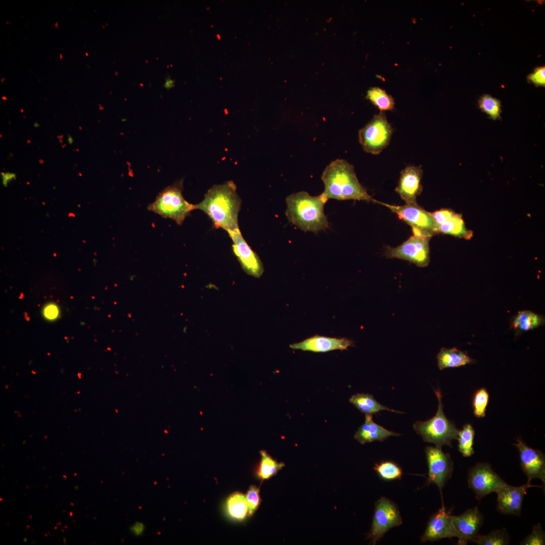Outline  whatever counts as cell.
<instances>
[{"instance_id":"obj_1","label":"cell","mask_w":545,"mask_h":545,"mask_svg":"<svg viewBox=\"0 0 545 545\" xmlns=\"http://www.w3.org/2000/svg\"><path fill=\"white\" fill-rule=\"evenodd\" d=\"M241 205L236 185L228 181L211 187L203 200L196 204V208L204 212L216 228L228 231L239 228L238 216Z\"/></svg>"},{"instance_id":"obj_2","label":"cell","mask_w":545,"mask_h":545,"mask_svg":"<svg viewBox=\"0 0 545 545\" xmlns=\"http://www.w3.org/2000/svg\"><path fill=\"white\" fill-rule=\"evenodd\" d=\"M321 178L324 185L322 194L328 200L378 202L359 183L353 166L345 159L332 161L323 171Z\"/></svg>"},{"instance_id":"obj_3","label":"cell","mask_w":545,"mask_h":545,"mask_svg":"<svg viewBox=\"0 0 545 545\" xmlns=\"http://www.w3.org/2000/svg\"><path fill=\"white\" fill-rule=\"evenodd\" d=\"M328 200L322 193L317 196H312L305 191L293 193L286 198L287 219L303 231L317 234L329 227L324 212Z\"/></svg>"},{"instance_id":"obj_4","label":"cell","mask_w":545,"mask_h":545,"mask_svg":"<svg viewBox=\"0 0 545 545\" xmlns=\"http://www.w3.org/2000/svg\"><path fill=\"white\" fill-rule=\"evenodd\" d=\"M182 191V181L168 186L158 194L153 202L149 204L148 209L181 225L190 212L196 209V205L185 199Z\"/></svg>"},{"instance_id":"obj_5","label":"cell","mask_w":545,"mask_h":545,"mask_svg":"<svg viewBox=\"0 0 545 545\" xmlns=\"http://www.w3.org/2000/svg\"><path fill=\"white\" fill-rule=\"evenodd\" d=\"M434 392L439 401L435 415L427 421H416L413 427L425 442L433 443L436 447L441 448L445 445L451 446L452 440L457 439L459 430L444 413L440 390Z\"/></svg>"},{"instance_id":"obj_6","label":"cell","mask_w":545,"mask_h":545,"mask_svg":"<svg viewBox=\"0 0 545 545\" xmlns=\"http://www.w3.org/2000/svg\"><path fill=\"white\" fill-rule=\"evenodd\" d=\"M393 133L386 114L380 112L359 131V141L365 152L377 155L389 145Z\"/></svg>"},{"instance_id":"obj_7","label":"cell","mask_w":545,"mask_h":545,"mask_svg":"<svg viewBox=\"0 0 545 545\" xmlns=\"http://www.w3.org/2000/svg\"><path fill=\"white\" fill-rule=\"evenodd\" d=\"M412 230L411 237L400 245L390 248L386 255L389 258L406 260L419 267H425L430 260L429 241L431 237L417 230Z\"/></svg>"},{"instance_id":"obj_8","label":"cell","mask_w":545,"mask_h":545,"mask_svg":"<svg viewBox=\"0 0 545 545\" xmlns=\"http://www.w3.org/2000/svg\"><path fill=\"white\" fill-rule=\"evenodd\" d=\"M402 523L396 505L385 497L380 498L375 503L371 528L368 535L370 542L375 544L389 529Z\"/></svg>"},{"instance_id":"obj_9","label":"cell","mask_w":545,"mask_h":545,"mask_svg":"<svg viewBox=\"0 0 545 545\" xmlns=\"http://www.w3.org/2000/svg\"><path fill=\"white\" fill-rule=\"evenodd\" d=\"M378 203L389 208L398 217L423 234L431 237L437 234L436 226L431 212L420 206L417 203L403 205H391L379 202Z\"/></svg>"},{"instance_id":"obj_10","label":"cell","mask_w":545,"mask_h":545,"mask_svg":"<svg viewBox=\"0 0 545 545\" xmlns=\"http://www.w3.org/2000/svg\"><path fill=\"white\" fill-rule=\"evenodd\" d=\"M468 483L478 500L491 493H496L506 483L487 463H478L469 470Z\"/></svg>"},{"instance_id":"obj_11","label":"cell","mask_w":545,"mask_h":545,"mask_svg":"<svg viewBox=\"0 0 545 545\" xmlns=\"http://www.w3.org/2000/svg\"><path fill=\"white\" fill-rule=\"evenodd\" d=\"M425 452L428 467V482L436 484L442 494L446 482L451 477L453 462L450 455L444 453L441 448L427 447Z\"/></svg>"},{"instance_id":"obj_12","label":"cell","mask_w":545,"mask_h":545,"mask_svg":"<svg viewBox=\"0 0 545 545\" xmlns=\"http://www.w3.org/2000/svg\"><path fill=\"white\" fill-rule=\"evenodd\" d=\"M233 241V250L243 270L248 275L259 278L263 266L256 253L243 237L239 228L227 231Z\"/></svg>"},{"instance_id":"obj_13","label":"cell","mask_w":545,"mask_h":545,"mask_svg":"<svg viewBox=\"0 0 545 545\" xmlns=\"http://www.w3.org/2000/svg\"><path fill=\"white\" fill-rule=\"evenodd\" d=\"M519 452L520 466L527 477L528 483L532 479L538 478L545 483V456L540 451L532 449L518 439L514 444Z\"/></svg>"},{"instance_id":"obj_14","label":"cell","mask_w":545,"mask_h":545,"mask_svg":"<svg viewBox=\"0 0 545 545\" xmlns=\"http://www.w3.org/2000/svg\"><path fill=\"white\" fill-rule=\"evenodd\" d=\"M455 530V537L458 544H466L474 542L483 522V516L477 507L469 509L463 514L452 516Z\"/></svg>"},{"instance_id":"obj_15","label":"cell","mask_w":545,"mask_h":545,"mask_svg":"<svg viewBox=\"0 0 545 545\" xmlns=\"http://www.w3.org/2000/svg\"><path fill=\"white\" fill-rule=\"evenodd\" d=\"M423 171L421 166H409L400 173L396 192L406 204L416 203V198L421 193Z\"/></svg>"},{"instance_id":"obj_16","label":"cell","mask_w":545,"mask_h":545,"mask_svg":"<svg viewBox=\"0 0 545 545\" xmlns=\"http://www.w3.org/2000/svg\"><path fill=\"white\" fill-rule=\"evenodd\" d=\"M534 486L540 487L528 483L520 486H512L507 483L501 486L496 492L498 511L506 514L520 515L524 496L527 489Z\"/></svg>"},{"instance_id":"obj_17","label":"cell","mask_w":545,"mask_h":545,"mask_svg":"<svg viewBox=\"0 0 545 545\" xmlns=\"http://www.w3.org/2000/svg\"><path fill=\"white\" fill-rule=\"evenodd\" d=\"M452 537H455L452 516L443 504L442 507L430 517L421 540L433 541Z\"/></svg>"},{"instance_id":"obj_18","label":"cell","mask_w":545,"mask_h":545,"mask_svg":"<svg viewBox=\"0 0 545 545\" xmlns=\"http://www.w3.org/2000/svg\"><path fill=\"white\" fill-rule=\"evenodd\" d=\"M353 342L346 338H337L314 335L304 341L290 345L292 349L313 352H326L335 350H346L352 346Z\"/></svg>"},{"instance_id":"obj_19","label":"cell","mask_w":545,"mask_h":545,"mask_svg":"<svg viewBox=\"0 0 545 545\" xmlns=\"http://www.w3.org/2000/svg\"><path fill=\"white\" fill-rule=\"evenodd\" d=\"M400 435L375 423L372 415L366 414L364 423L358 428L354 437L360 443L364 444L376 441L382 442L389 437Z\"/></svg>"},{"instance_id":"obj_20","label":"cell","mask_w":545,"mask_h":545,"mask_svg":"<svg viewBox=\"0 0 545 545\" xmlns=\"http://www.w3.org/2000/svg\"><path fill=\"white\" fill-rule=\"evenodd\" d=\"M438 365L440 370L447 368L456 367L475 362L466 352L456 348H443L437 355Z\"/></svg>"},{"instance_id":"obj_21","label":"cell","mask_w":545,"mask_h":545,"mask_svg":"<svg viewBox=\"0 0 545 545\" xmlns=\"http://www.w3.org/2000/svg\"><path fill=\"white\" fill-rule=\"evenodd\" d=\"M544 323V318L540 314L530 310L519 312L513 318L511 327L518 332H527Z\"/></svg>"},{"instance_id":"obj_22","label":"cell","mask_w":545,"mask_h":545,"mask_svg":"<svg viewBox=\"0 0 545 545\" xmlns=\"http://www.w3.org/2000/svg\"><path fill=\"white\" fill-rule=\"evenodd\" d=\"M436 230L437 233L449 234L466 239H470L473 236V232L465 227L461 214L457 213L438 226Z\"/></svg>"},{"instance_id":"obj_23","label":"cell","mask_w":545,"mask_h":545,"mask_svg":"<svg viewBox=\"0 0 545 545\" xmlns=\"http://www.w3.org/2000/svg\"><path fill=\"white\" fill-rule=\"evenodd\" d=\"M349 401L365 415H372L382 410L402 413L400 411L390 409L380 404L374 399L372 395L369 394H357L352 396L350 398Z\"/></svg>"},{"instance_id":"obj_24","label":"cell","mask_w":545,"mask_h":545,"mask_svg":"<svg viewBox=\"0 0 545 545\" xmlns=\"http://www.w3.org/2000/svg\"><path fill=\"white\" fill-rule=\"evenodd\" d=\"M229 515L233 519L242 520L248 515V506L245 496L239 492L231 495L226 501Z\"/></svg>"},{"instance_id":"obj_25","label":"cell","mask_w":545,"mask_h":545,"mask_svg":"<svg viewBox=\"0 0 545 545\" xmlns=\"http://www.w3.org/2000/svg\"><path fill=\"white\" fill-rule=\"evenodd\" d=\"M261 459L258 467L257 474L261 480L267 479L275 475L281 469L285 464L274 460L265 451L260 452Z\"/></svg>"},{"instance_id":"obj_26","label":"cell","mask_w":545,"mask_h":545,"mask_svg":"<svg viewBox=\"0 0 545 545\" xmlns=\"http://www.w3.org/2000/svg\"><path fill=\"white\" fill-rule=\"evenodd\" d=\"M366 97L381 112L391 111L394 107L393 98L380 88H370L367 91Z\"/></svg>"},{"instance_id":"obj_27","label":"cell","mask_w":545,"mask_h":545,"mask_svg":"<svg viewBox=\"0 0 545 545\" xmlns=\"http://www.w3.org/2000/svg\"><path fill=\"white\" fill-rule=\"evenodd\" d=\"M475 431L470 424H466L458 431V450L464 457H470L474 453L473 448Z\"/></svg>"},{"instance_id":"obj_28","label":"cell","mask_w":545,"mask_h":545,"mask_svg":"<svg viewBox=\"0 0 545 545\" xmlns=\"http://www.w3.org/2000/svg\"><path fill=\"white\" fill-rule=\"evenodd\" d=\"M510 538L506 529L492 531L486 535L478 534L474 542L479 545H506Z\"/></svg>"},{"instance_id":"obj_29","label":"cell","mask_w":545,"mask_h":545,"mask_svg":"<svg viewBox=\"0 0 545 545\" xmlns=\"http://www.w3.org/2000/svg\"><path fill=\"white\" fill-rule=\"evenodd\" d=\"M478 105L481 110L493 120L500 118L501 103L499 99L490 95L484 94L479 99Z\"/></svg>"},{"instance_id":"obj_30","label":"cell","mask_w":545,"mask_h":545,"mask_svg":"<svg viewBox=\"0 0 545 545\" xmlns=\"http://www.w3.org/2000/svg\"><path fill=\"white\" fill-rule=\"evenodd\" d=\"M379 476L385 480L400 479L402 475V469L395 463L384 461L375 464L373 467Z\"/></svg>"},{"instance_id":"obj_31","label":"cell","mask_w":545,"mask_h":545,"mask_svg":"<svg viewBox=\"0 0 545 545\" xmlns=\"http://www.w3.org/2000/svg\"><path fill=\"white\" fill-rule=\"evenodd\" d=\"M488 400L489 395L485 388H480L475 392L472 399V407L474 415L476 417H484Z\"/></svg>"},{"instance_id":"obj_32","label":"cell","mask_w":545,"mask_h":545,"mask_svg":"<svg viewBox=\"0 0 545 545\" xmlns=\"http://www.w3.org/2000/svg\"><path fill=\"white\" fill-rule=\"evenodd\" d=\"M245 498L248 509V515L251 516L257 509L261 502L259 488L255 485L250 486Z\"/></svg>"},{"instance_id":"obj_33","label":"cell","mask_w":545,"mask_h":545,"mask_svg":"<svg viewBox=\"0 0 545 545\" xmlns=\"http://www.w3.org/2000/svg\"><path fill=\"white\" fill-rule=\"evenodd\" d=\"M545 534L540 523L534 525L530 534L520 543L522 545H543L545 543Z\"/></svg>"},{"instance_id":"obj_34","label":"cell","mask_w":545,"mask_h":545,"mask_svg":"<svg viewBox=\"0 0 545 545\" xmlns=\"http://www.w3.org/2000/svg\"><path fill=\"white\" fill-rule=\"evenodd\" d=\"M527 79L531 83L537 86H544L545 85V67L541 66L537 67L534 69L533 73L530 74Z\"/></svg>"},{"instance_id":"obj_35","label":"cell","mask_w":545,"mask_h":545,"mask_svg":"<svg viewBox=\"0 0 545 545\" xmlns=\"http://www.w3.org/2000/svg\"><path fill=\"white\" fill-rule=\"evenodd\" d=\"M436 228L456 214L453 210L448 208H442L431 212Z\"/></svg>"},{"instance_id":"obj_36","label":"cell","mask_w":545,"mask_h":545,"mask_svg":"<svg viewBox=\"0 0 545 545\" xmlns=\"http://www.w3.org/2000/svg\"><path fill=\"white\" fill-rule=\"evenodd\" d=\"M43 315L48 319H54L59 315L58 307L54 304L46 306L43 310Z\"/></svg>"},{"instance_id":"obj_37","label":"cell","mask_w":545,"mask_h":545,"mask_svg":"<svg viewBox=\"0 0 545 545\" xmlns=\"http://www.w3.org/2000/svg\"><path fill=\"white\" fill-rule=\"evenodd\" d=\"M1 174L2 179V184L5 187H7L8 184L11 181L16 179V174L14 173L2 172Z\"/></svg>"},{"instance_id":"obj_38","label":"cell","mask_w":545,"mask_h":545,"mask_svg":"<svg viewBox=\"0 0 545 545\" xmlns=\"http://www.w3.org/2000/svg\"><path fill=\"white\" fill-rule=\"evenodd\" d=\"M144 529L143 525L140 523H135L132 527V531L136 534H141Z\"/></svg>"},{"instance_id":"obj_39","label":"cell","mask_w":545,"mask_h":545,"mask_svg":"<svg viewBox=\"0 0 545 545\" xmlns=\"http://www.w3.org/2000/svg\"><path fill=\"white\" fill-rule=\"evenodd\" d=\"M174 81L171 78H169L166 79L165 86L166 87L170 88L174 86Z\"/></svg>"},{"instance_id":"obj_40","label":"cell","mask_w":545,"mask_h":545,"mask_svg":"<svg viewBox=\"0 0 545 545\" xmlns=\"http://www.w3.org/2000/svg\"><path fill=\"white\" fill-rule=\"evenodd\" d=\"M68 141L70 144H72L74 142L72 137L70 135L68 136Z\"/></svg>"},{"instance_id":"obj_41","label":"cell","mask_w":545,"mask_h":545,"mask_svg":"<svg viewBox=\"0 0 545 545\" xmlns=\"http://www.w3.org/2000/svg\"><path fill=\"white\" fill-rule=\"evenodd\" d=\"M34 126L35 127H36V128H37V127H38L39 126V125L37 123H34Z\"/></svg>"},{"instance_id":"obj_42","label":"cell","mask_w":545,"mask_h":545,"mask_svg":"<svg viewBox=\"0 0 545 545\" xmlns=\"http://www.w3.org/2000/svg\"><path fill=\"white\" fill-rule=\"evenodd\" d=\"M70 516L71 517V516H72V512H71L70 513Z\"/></svg>"},{"instance_id":"obj_43","label":"cell","mask_w":545,"mask_h":545,"mask_svg":"<svg viewBox=\"0 0 545 545\" xmlns=\"http://www.w3.org/2000/svg\"><path fill=\"white\" fill-rule=\"evenodd\" d=\"M62 58V56L61 54H60V59H61Z\"/></svg>"},{"instance_id":"obj_44","label":"cell","mask_w":545,"mask_h":545,"mask_svg":"<svg viewBox=\"0 0 545 545\" xmlns=\"http://www.w3.org/2000/svg\"><path fill=\"white\" fill-rule=\"evenodd\" d=\"M29 517H30V519H31V515L29 516Z\"/></svg>"},{"instance_id":"obj_45","label":"cell","mask_w":545,"mask_h":545,"mask_svg":"<svg viewBox=\"0 0 545 545\" xmlns=\"http://www.w3.org/2000/svg\"><path fill=\"white\" fill-rule=\"evenodd\" d=\"M65 527L66 528H67L68 527H67V526H65Z\"/></svg>"},{"instance_id":"obj_46","label":"cell","mask_w":545,"mask_h":545,"mask_svg":"<svg viewBox=\"0 0 545 545\" xmlns=\"http://www.w3.org/2000/svg\"><path fill=\"white\" fill-rule=\"evenodd\" d=\"M76 475H77V474H76V473H74V475H75V476H76Z\"/></svg>"},{"instance_id":"obj_47","label":"cell","mask_w":545,"mask_h":545,"mask_svg":"<svg viewBox=\"0 0 545 545\" xmlns=\"http://www.w3.org/2000/svg\"><path fill=\"white\" fill-rule=\"evenodd\" d=\"M64 530H62V532H64Z\"/></svg>"}]
</instances>
